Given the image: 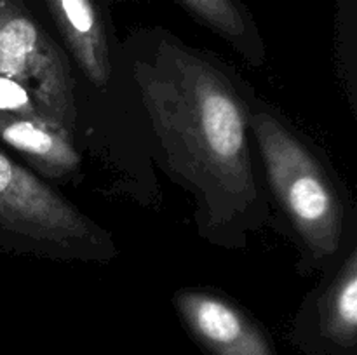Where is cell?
Here are the masks:
<instances>
[{
  "mask_svg": "<svg viewBox=\"0 0 357 355\" xmlns=\"http://www.w3.org/2000/svg\"><path fill=\"white\" fill-rule=\"evenodd\" d=\"M0 141L16 150L45 180H70L82 164L75 139L35 118L0 111Z\"/></svg>",
  "mask_w": 357,
  "mask_h": 355,
  "instance_id": "cell-7",
  "label": "cell"
},
{
  "mask_svg": "<svg viewBox=\"0 0 357 355\" xmlns=\"http://www.w3.org/2000/svg\"><path fill=\"white\" fill-rule=\"evenodd\" d=\"M132 75L162 166L194 195L201 235L243 247L268 216L248 96L215 58L166 33L135 59Z\"/></svg>",
  "mask_w": 357,
  "mask_h": 355,
  "instance_id": "cell-1",
  "label": "cell"
},
{
  "mask_svg": "<svg viewBox=\"0 0 357 355\" xmlns=\"http://www.w3.org/2000/svg\"><path fill=\"white\" fill-rule=\"evenodd\" d=\"M0 79L30 93L45 122L75 139V79L70 61L21 0H0Z\"/></svg>",
  "mask_w": 357,
  "mask_h": 355,
  "instance_id": "cell-4",
  "label": "cell"
},
{
  "mask_svg": "<svg viewBox=\"0 0 357 355\" xmlns=\"http://www.w3.org/2000/svg\"><path fill=\"white\" fill-rule=\"evenodd\" d=\"M173 305L204 355H279L265 327L222 292L183 287L174 292Z\"/></svg>",
  "mask_w": 357,
  "mask_h": 355,
  "instance_id": "cell-6",
  "label": "cell"
},
{
  "mask_svg": "<svg viewBox=\"0 0 357 355\" xmlns=\"http://www.w3.org/2000/svg\"><path fill=\"white\" fill-rule=\"evenodd\" d=\"M257 143L272 195L303 247L310 270L330 267L345 247L352 211L316 150L264 101H250Z\"/></svg>",
  "mask_w": 357,
  "mask_h": 355,
  "instance_id": "cell-2",
  "label": "cell"
},
{
  "mask_svg": "<svg viewBox=\"0 0 357 355\" xmlns=\"http://www.w3.org/2000/svg\"><path fill=\"white\" fill-rule=\"evenodd\" d=\"M303 298L288 340L303 355H357V247L354 239Z\"/></svg>",
  "mask_w": 357,
  "mask_h": 355,
  "instance_id": "cell-5",
  "label": "cell"
},
{
  "mask_svg": "<svg viewBox=\"0 0 357 355\" xmlns=\"http://www.w3.org/2000/svg\"><path fill=\"white\" fill-rule=\"evenodd\" d=\"M195 19L229 42L255 68L265 63V45L257 24L239 0H178Z\"/></svg>",
  "mask_w": 357,
  "mask_h": 355,
  "instance_id": "cell-9",
  "label": "cell"
},
{
  "mask_svg": "<svg viewBox=\"0 0 357 355\" xmlns=\"http://www.w3.org/2000/svg\"><path fill=\"white\" fill-rule=\"evenodd\" d=\"M80 72L96 89L112 80V54L107 28L94 0H45Z\"/></svg>",
  "mask_w": 357,
  "mask_h": 355,
  "instance_id": "cell-8",
  "label": "cell"
},
{
  "mask_svg": "<svg viewBox=\"0 0 357 355\" xmlns=\"http://www.w3.org/2000/svg\"><path fill=\"white\" fill-rule=\"evenodd\" d=\"M0 233L21 253L47 260L108 263L117 254L107 230L2 148Z\"/></svg>",
  "mask_w": 357,
  "mask_h": 355,
  "instance_id": "cell-3",
  "label": "cell"
}]
</instances>
